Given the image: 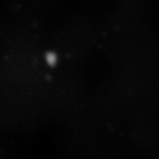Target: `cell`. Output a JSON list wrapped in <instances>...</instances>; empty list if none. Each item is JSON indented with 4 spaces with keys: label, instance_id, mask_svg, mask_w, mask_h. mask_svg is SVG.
<instances>
[{
    "label": "cell",
    "instance_id": "6da1fadb",
    "mask_svg": "<svg viewBox=\"0 0 159 159\" xmlns=\"http://www.w3.org/2000/svg\"><path fill=\"white\" fill-rule=\"evenodd\" d=\"M46 59H47V62L51 66L55 65L57 62L56 55H55V53H52V52L48 53V54L47 55V57H46Z\"/></svg>",
    "mask_w": 159,
    "mask_h": 159
}]
</instances>
